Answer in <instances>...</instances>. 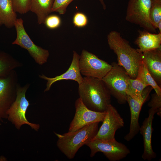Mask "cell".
Listing matches in <instances>:
<instances>
[{
    "label": "cell",
    "instance_id": "6da1fadb",
    "mask_svg": "<svg viewBox=\"0 0 161 161\" xmlns=\"http://www.w3.org/2000/svg\"><path fill=\"white\" fill-rule=\"evenodd\" d=\"M78 91L83 103L91 110L105 112L111 104V94L101 79L83 77Z\"/></svg>",
    "mask_w": 161,
    "mask_h": 161
},
{
    "label": "cell",
    "instance_id": "7a4b0ae2",
    "mask_svg": "<svg viewBox=\"0 0 161 161\" xmlns=\"http://www.w3.org/2000/svg\"><path fill=\"white\" fill-rule=\"evenodd\" d=\"M107 39L110 49L117 55V64L125 69L131 78H136L143 61L142 53L132 48L117 31L110 32Z\"/></svg>",
    "mask_w": 161,
    "mask_h": 161
},
{
    "label": "cell",
    "instance_id": "3957f363",
    "mask_svg": "<svg viewBox=\"0 0 161 161\" xmlns=\"http://www.w3.org/2000/svg\"><path fill=\"white\" fill-rule=\"evenodd\" d=\"M99 123H93L62 134L55 132L58 137V147L68 159H72L81 147L94 139L98 130Z\"/></svg>",
    "mask_w": 161,
    "mask_h": 161
},
{
    "label": "cell",
    "instance_id": "277c9868",
    "mask_svg": "<svg viewBox=\"0 0 161 161\" xmlns=\"http://www.w3.org/2000/svg\"><path fill=\"white\" fill-rule=\"evenodd\" d=\"M112 68L102 79L109 90L120 104L126 102V91L128 80L130 78L125 69L114 62Z\"/></svg>",
    "mask_w": 161,
    "mask_h": 161
},
{
    "label": "cell",
    "instance_id": "5b68a950",
    "mask_svg": "<svg viewBox=\"0 0 161 161\" xmlns=\"http://www.w3.org/2000/svg\"><path fill=\"white\" fill-rule=\"evenodd\" d=\"M30 86L28 83L23 87L18 84L16 100L7 112V118L18 129H19L22 125L26 124L30 126L32 129L38 131L40 127L39 125L30 123L26 117V111L30 103L25 95Z\"/></svg>",
    "mask_w": 161,
    "mask_h": 161
},
{
    "label": "cell",
    "instance_id": "8992f818",
    "mask_svg": "<svg viewBox=\"0 0 161 161\" xmlns=\"http://www.w3.org/2000/svg\"><path fill=\"white\" fill-rule=\"evenodd\" d=\"M152 0H129L126 10V20L136 24L149 32H156L149 18Z\"/></svg>",
    "mask_w": 161,
    "mask_h": 161
},
{
    "label": "cell",
    "instance_id": "52a82bcc",
    "mask_svg": "<svg viewBox=\"0 0 161 161\" xmlns=\"http://www.w3.org/2000/svg\"><path fill=\"white\" fill-rule=\"evenodd\" d=\"M14 27L17 35L16 39L12 42V44L18 45L26 49L39 65H42L47 62L49 55V51L34 43L24 29L23 20L21 18H17Z\"/></svg>",
    "mask_w": 161,
    "mask_h": 161
},
{
    "label": "cell",
    "instance_id": "ba28073f",
    "mask_svg": "<svg viewBox=\"0 0 161 161\" xmlns=\"http://www.w3.org/2000/svg\"><path fill=\"white\" fill-rule=\"evenodd\" d=\"M86 145L91 150V157L100 152L110 161H119L130 153L129 150L126 145L117 142L115 139L107 140L94 139Z\"/></svg>",
    "mask_w": 161,
    "mask_h": 161
},
{
    "label": "cell",
    "instance_id": "9c48e42d",
    "mask_svg": "<svg viewBox=\"0 0 161 161\" xmlns=\"http://www.w3.org/2000/svg\"><path fill=\"white\" fill-rule=\"evenodd\" d=\"M80 71L85 77L102 79L111 70L112 65L83 49L79 61Z\"/></svg>",
    "mask_w": 161,
    "mask_h": 161
},
{
    "label": "cell",
    "instance_id": "30bf717a",
    "mask_svg": "<svg viewBox=\"0 0 161 161\" xmlns=\"http://www.w3.org/2000/svg\"><path fill=\"white\" fill-rule=\"evenodd\" d=\"M18 84L14 70L7 75L0 77V122L7 118V112L16 100Z\"/></svg>",
    "mask_w": 161,
    "mask_h": 161
},
{
    "label": "cell",
    "instance_id": "8fae6325",
    "mask_svg": "<svg viewBox=\"0 0 161 161\" xmlns=\"http://www.w3.org/2000/svg\"><path fill=\"white\" fill-rule=\"evenodd\" d=\"M75 113L71 122L68 131H73L92 123L102 122L106 112H99L88 109L79 97L75 103Z\"/></svg>",
    "mask_w": 161,
    "mask_h": 161
},
{
    "label": "cell",
    "instance_id": "7c38bea8",
    "mask_svg": "<svg viewBox=\"0 0 161 161\" xmlns=\"http://www.w3.org/2000/svg\"><path fill=\"white\" fill-rule=\"evenodd\" d=\"M102 122L94 139L105 140L115 139L116 131L123 127L124 124L123 118L111 104L108 106Z\"/></svg>",
    "mask_w": 161,
    "mask_h": 161
},
{
    "label": "cell",
    "instance_id": "4fadbf2b",
    "mask_svg": "<svg viewBox=\"0 0 161 161\" xmlns=\"http://www.w3.org/2000/svg\"><path fill=\"white\" fill-rule=\"evenodd\" d=\"M80 55L75 51H73L72 60L67 70L64 73L53 78L46 76L44 74L39 75V77L47 80L46 87L44 92L50 89L52 85L55 82L63 80H71L76 81L78 84L82 81L83 77L80 73L79 65Z\"/></svg>",
    "mask_w": 161,
    "mask_h": 161
},
{
    "label": "cell",
    "instance_id": "5bb4252c",
    "mask_svg": "<svg viewBox=\"0 0 161 161\" xmlns=\"http://www.w3.org/2000/svg\"><path fill=\"white\" fill-rule=\"evenodd\" d=\"M157 110L150 108L148 111V116L143 122L140 131L143 139L144 150L142 158L144 160L151 161L155 158L156 154L153 150L151 144V137L153 128L152 122Z\"/></svg>",
    "mask_w": 161,
    "mask_h": 161
},
{
    "label": "cell",
    "instance_id": "9a60e30c",
    "mask_svg": "<svg viewBox=\"0 0 161 161\" xmlns=\"http://www.w3.org/2000/svg\"><path fill=\"white\" fill-rule=\"evenodd\" d=\"M142 60L158 85L161 86V47L142 53Z\"/></svg>",
    "mask_w": 161,
    "mask_h": 161
},
{
    "label": "cell",
    "instance_id": "2e32d148",
    "mask_svg": "<svg viewBox=\"0 0 161 161\" xmlns=\"http://www.w3.org/2000/svg\"><path fill=\"white\" fill-rule=\"evenodd\" d=\"M146 100L145 98L141 100H135L130 96L127 95L126 101L129 106L131 114L129 132L124 137V139L127 141L131 140L139 131V115L142 106Z\"/></svg>",
    "mask_w": 161,
    "mask_h": 161
},
{
    "label": "cell",
    "instance_id": "e0dca14e",
    "mask_svg": "<svg viewBox=\"0 0 161 161\" xmlns=\"http://www.w3.org/2000/svg\"><path fill=\"white\" fill-rule=\"evenodd\" d=\"M139 32V36L135 41L139 52L143 53L161 47V33H152L145 30Z\"/></svg>",
    "mask_w": 161,
    "mask_h": 161
},
{
    "label": "cell",
    "instance_id": "ac0fdd59",
    "mask_svg": "<svg viewBox=\"0 0 161 161\" xmlns=\"http://www.w3.org/2000/svg\"><path fill=\"white\" fill-rule=\"evenodd\" d=\"M54 0H30V11L36 15L39 24L44 21L52 12Z\"/></svg>",
    "mask_w": 161,
    "mask_h": 161
},
{
    "label": "cell",
    "instance_id": "d6986e66",
    "mask_svg": "<svg viewBox=\"0 0 161 161\" xmlns=\"http://www.w3.org/2000/svg\"><path fill=\"white\" fill-rule=\"evenodd\" d=\"M17 16L12 0H0V27L2 25L9 28L14 27Z\"/></svg>",
    "mask_w": 161,
    "mask_h": 161
},
{
    "label": "cell",
    "instance_id": "ffe728a7",
    "mask_svg": "<svg viewBox=\"0 0 161 161\" xmlns=\"http://www.w3.org/2000/svg\"><path fill=\"white\" fill-rule=\"evenodd\" d=\"M22 65L11 55L0 50V77L7 75L14 69Z\"/></svg>",
    "mask_w": 161,
    "mask_h": 161
},
{
    "label": "cell",
    "instance_id": "44dd1931",
    "mask_svg": "<svg viewBox=\"0 0 161 161\" xmlns=\"http://www.w3.org/2000/svg\"><path fill=\"white\" fill-rule=\"evenodd\" d=\"M136 78L143 83L151 86L158 95H161V87L158 85L150 74L143 61L139 67Z\"/></svg>",
    "mask_w": 161,
    "mask_h": 161
},
{
    "label": "cell",
    "instance_id": "7402d4cb",
    "mask_svg": "<svg viewBox=\"0 0 161 161\" xmlns=\"http://www.w3.org/2000/svg\"><path fill=\"white\" fill-rule=\"evenodd\" d=\"M149 18L153 26L157 29L158 23L161 21V1H152Z\"/></svg>",
    "mask_w": 161,
    "mask_h": 161
},
{
    "label": "cell",
    "instance_id": "603a6c76",
    "mask_svg": "<svg viewBox=\"0 0 161 161\" xmlns=\"http://www.w3.org/2000/svg\"><path fill=\"white\" fill-rule=\"evenodd\" d=\"M13 7L16 12L21 14L30 11V0H12Z\"/></svg>",
    "mask_w": 161,
    "mask_h": 161
},
{
    "label": "cell",
    "instance_id": "cb8c5ba5",
    "mask_svg": "<svg viewBox=\"0 0 161 161\" xmlns=\"http://www.w3.org/2000/svg\"><path fill=\"white\" fill-rule=\"evenodd\" d=\"M74 0H54L52 8V12L58 13L60 15H63L66 12L68 5Z\"/></svg>",
    "mask_w": 161,
    "mask_h": 161
},
{
    "label": "cell",
    "instance_id": "d4e9b609",
    "mask_svg": "<svg viewBox=\"0 0 161 161\" xmlns=\"http://www.w3.org/2000/svg\"><path fill=\"white\" fill-rule=\"evenodd\" d=\"M148 106L151 108L157 110V114L161 117V95H158L156 92L152 95L151 99Z\"/></svg>",
    "mask_w": 161,
    "mask_h": 161
},
{
    "label": "cell",
    "instance_id": "484cf974",
    "mask_svg": "<svg viewBox=\"0 0 161 161\" xmlns=\"http://www.w3.org/2000/svg\"><path fill=\"white\" fill-rule=\"evenodd\" d=\"M61 19L60 17L56 15L48 16L46 18L44 24L49 29H56L60 25Z\"/></svg>",
    "mask_w": 161,
    "mask_h": 161
},
{
    "label": "cell",
    "instance_id": "4316f807",
    "mask_svg": "<svg viewBox=\"0 0 161 161\" xmlns=\"http://www.w3.org/2000/svg\"><path fill=\"white\" fill-rule=\"evenodd\" d=\"M73 21L75 26L78 27H82L87 25L88 20L87 16L84 13L78 12L74 15Z\"/></svg>",
    "mask_w": 161,
    "mask_h": 161
},
{
    "label": "cell",
    "instance_id": "83f0119b",
    "mask_svg": "<svg viewBox=\"0 0 161 161\" xmlns=\"http://www.w3.org/2000/svg\"><path fill=\"white\" fill-rule=\"evenodd\" d=\"M157 29L159 30V33H161V21L158 23Z\"/></svg>",
    "mask_w": 161,
    "mask_h": 161
},
{
    "label": "cell",
    "instance_id": "f1b7e54d",
    "mask_svg": "<svg viewBox=\"0 0 161 161\" xmlns=\"http://www.w3.org/2000/svg\"><path fill=\"white\" fill-rule=\"evenodd\" d=\"M99 0L103 6V8L104 9H105L106 8V6L103 0Z\"/></svg>",
    "mask_w": 161,
    "mask_h": 161
},
{
    "label": "cell",
    "instance_id": "f546056e",
    "mask_svg": "<svg viewBox=\"0 0 161 161\" xmlns=\"http://www.w3.org/2000/svg\"><path fill=\"white\" fill-rule=\"evenodd\" d=\"M6 160V158L4 156H1L0 157V161H5Z\"/></svg>",
    "mask_w": 161,
    "mask_h": 161
},
{
    "label": "cell",
    "instance_id": "4dcf8cb0",
    "mask_svg": "<svg viewBox=\"0 0 161 161\" xmlns=\"http://www.w3.org/2000/svg\"><path fill=\"white\" fill-rule=\"evenodd\" d=\"M161 1V0H152V1Z\"/></svg>",
    "mask_w": 161,
    "mask_h": 161
}]
</instances>
